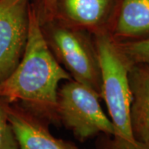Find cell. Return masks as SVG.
Listing matches in <instances>:
<instances>
[{
  "label": "cell",
  "instance_id": "1",
  "mask_svg": "<svg viewBox=\"0 0 149 149\" xmlns=\"http://www.w3.org/2000/svg\"><path fill=\"white\" fill-rule=\"evenodd\" d=\"M72 79L56 58L44 35L42 24L31 3L26 45L16 67L0 82V99L22 101L48 114H56L62 82Z\"/></svg>",
  "mask_w": 149,
  "mask_h": 149
},
{
  "label": "cell",
  "instance_id": "2",
  "mask_svg": "<svg viewBox=\"0 0 149 149\" xmlns=\"http://www.w3.org/2000/svg\"><path fill=\"white\" fill-rule=\"evenodd\" d=\"M93 37L100 70V97L115 128V138L125 148L143 149L133 136L131 123L129 70L132 63L108 31L97 32Z\"/></svg>",
  "mask_w": 149,
  "mask_h": 149
},
{
  "label": "cell",
  "instance_id": "3",
  "mask_svg": "<svg viewBox=\"0 0 149 149\" xmlns=\"http://www.w3.org/2000/svg\"><path fill=\"white\" fill-rule=\"evenodd\" d=\"M48 45L73 80L100 95V70L88 32L55 19L42 23Z\"/></svg>",
  "mask_w": 149,
  "mask_h": 149
},
{
  "label": "cell",
  "instance_id": "4",
  "mask_svg": "<svg viewBox=\"0 0 149 149\" xmlns=\"http://www.w3.org/2000/svg\"><path fill=\"white\" fill-rule=\"evenodd\" d=\"M100 95L70 79L61 85L57 93L56 116L80 140L100 133L116 136L110 118L100 105Z\"/></svg>",
  "mask_w": 149,
  "mask_h": 149
},
{
  "label": "cell",
  "instance_id": "5",
  "mask_svg": "<svg viewBox=\"0 0 149 149\" xmlns=\"http://www.w3.org/2000/svg\"><path fill=\"white\" fill-rule=\"evenodd\" d=\"M32 0H0V82L16 67L26 45Z\"/></svg>",
  "mask_w": 149,
  "mask_h": 149
},
{
  "label": "cell",
  "instance_id": "6",
  "mask_svg": "<svg viewBox=\"0 0 149 149\" xmlns=\"http://www.w3.org/2000/svg\"><path fill=\"white\" fill-rule=\"evenodd\" d=\"M118 0H57L55 19L95 34L107 31Z\"/></svg>",
  "mask_w": 149,
  "mask_h": 149
},
{
  "label": "cell",
  "instance_id": "7",
  "mask_svg": "<svg viewBox=\"0 0 149 149\" xmlns=\"http://www.w3.org/2000/svg\"><path fill=\"white\" fill-rule=\"evenodd\" d=\"M6 110L11 128L19 149H78L57 139L28 113L6 102Z\"/></svg>",
  "mask_w": 149,
  "mask_h": 149
},
{
  "label": "cell",
  "instance_id": "8",
  "mask_svg": "<svg viewBox=\"0 0 149 149\" xmlns=\"http://www.w3.org/2000/svg\"><path fill=\"white\" fill-rule=\"evenodd\" d=\"M107 31L118 42L149 37V0H118Z\"/></svg>",
  "mask_w": 149,
  "mask_h": 149
},
{
  "label": "cell",
  "instance_id": "9",
  "mask_svg": "<svg viewBox=\"0 0 149 149\" xmlns=\"http://www.w3.org/2000/svg\"><path fill=\"white\" fill-rule=\"evenodd\" d=\"M131 123L133 136L143 149H149V65L132 64Z\"/></svg>",
  "mask_w": 149,
  "mask_h": 149
},
{
  "label": "cell",
  "instance_id": "10",
  "mask_svg": "<svg viewBox=\"0 0 149 149\" xmlns=\"http://www.w3.org/2000/svg\"><path fill=\"white\" fill-rule=\"evenodd\" d=\"M118 42L132 64L149 65V37Z\"/></svg>",
  "mask_w": 149,
  "mask_h": 149
},
{
  "label": "cell",
  "instance_id": "11",
  "mask_svg": "<svg viewBox=\"0 0 149 149\" xmlns=\"http://www.w3.org/2000/svg\"><path fill=\"white\" fill-rule=\"evenodd\" d=\"M0 149H19L8 122L6 102L0 99Z\"/></svg>",
  "mask_w": 149,
  "mask_h": 149
},
{
  "label": "cell",
  "instance_id": "12",
  "mask_svg": "<svg viewBox=\"0 0 149 149\" xmlns=\"http://www.w3.org/2000/svg\"><path fill=\"white\" fill-rule=\"evenodd\" d=\"M57 0H32V3L42 23L52 21L55 18L56 5Z\"/></svg>",
  "mask_w": 149,
  "mask_h": 149
}]
</instances>
